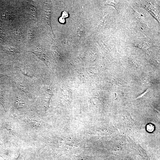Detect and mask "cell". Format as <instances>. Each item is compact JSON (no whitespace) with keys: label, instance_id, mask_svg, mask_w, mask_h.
Listing matches in <instances>:
<instances>
[{"label":"cell","instance_id":"obj_12","mask_svg":"<svg viewBox=\"0 0 160 160\" xmlns=\"http://www.w3.org/2000/svg\"><path fill=\"white\" fill-rule=\"evenodd\" d=\"M34 30L32 27L30 28L29 29L28 39L29 41H31L34 36Z\"/></svg>","mask_w":160,"mask_h":160},{"label":"cell","instance_id":"obj_3","mask_svg":"<svg viewBox=\"0 0 160 160\" xmlns=\"http://www.w3.org/2000/svg\"><path fill=\"white\" fill-rule=\"evenodd\" d=\"M18 149L0 136V157L4 160H9L13 151Z\"/></svg>","mask_w":160,"mask_h":160},{"label":"cell","instance_id":"obj_5","mask_svg":"<svg viewBox=\"0 0 160 160\" xmlns=\"http://www.w3.org/2000/svg\"><path fill=\"white\" fill-rule=\"evenodd\" d=\"M13 107L17 111L22 113V114L30 110V105L19 96L15 98L13 103Z\"/></svg>","mask_w":160,"mask_h":160},{"label":"cell","instance_id":"obj_1","mask_svg":"<svg viewBox=\"0 0 160 160\" xmlns=\"http://www.w3.org/2000/svg\"><path fill=\"white\" fill-rule=\"evenodd\" d=\"M0 115V136L7 142L19 148L31 145L17 118L5 113Z\"/></svg>","mask_w":160,"mask_h":160},{"label":"cell","instance_id":"obj_11","mask_svg":"<svg viewBox=\"0 0 160 160\" xmlns=\"http://www.w3.org/2000/svg\"><path fill=\"white\" fill-rule=\"evenodd\" d=\"M18 155L17 157L15 159V160H26L24 152L23 146L19 147L18 149Z\"/></svg>","mask_w":160,"mask_h":160},{"label":"cell","instance_id":"obj_15","mask_svg":"<svg viewBox=\"0 0 160 160\" xmlns=\"http://www.w3.org/2000/svg\"><path fill=\"white\" fill-rule=\"evenodd\" d=\"M59 21L61 23H64L65 22V20L63 17H60L59 19Z\"/></svg>","mask_w":160,"mask_h":160},{"label":"cell","instance_id":"obj_13","mask_svg":"<svg viewBox=\"0 0 160 160\" xmlns=\"http://www.w3.org/2000/svg\"><path fill=\"white\" fill-rule=\"evenodd\" d=\"M147 129L150 132H152L154 129V127L152 124H149L147 126Z\"/></svg>","mask_w":160,"mask_h":160},{"label":"cell","instance_id":"obj_4","mask_svg":"<svg viewBox=\"0 0 160 160\" xmlns=\"http://www.w3.org/2000/svg\"><path fill=\"white\" fill-rule=\"evenodd\" d=\"M14 80V82L17 88L24 92L29 98H31L32 93L29 83L20 78H15Z\"/></svg>","mask_w":160,"mask_h":160},{"label":"cell","instance_id":"obj_17","mask_svg":"<svg viewBox=\"0 0 160 160\" xmlns=\"http://www.w3.org/2000/svg\"><path fill=\"white\" fill-rule=\"evenodd\" d=\"M1 158H1V157H0V160H4L3 158H2V159H1Z\"/></svg>","mask_w":160,"mask_h":160},{"label":"cell","instance_id":"obj_14","mask_svg":"<svg viewBox=\"0 0 160 160\" xmlns=\"http://www.w3.org/2000/svg\"><path fill=\"white\" fill-rule=\"evenodd\" d=\"M62 17L64 18L68 17V12H66L64 11L62 13Z\"/></svg>","mask_w":160,"mask_h":160},{"label":"cell","instance_id":"obj_9","mask_svg":"<svg viewBox=\"0 0 160 160\" xmlns=\"http://www.w3.org/2000/svg\"><path fill=\"white\" fill-rule=\"evenodd\" d=\"M29 52L34 54L37 57L43 61L48 67H49L50 63L47 56L44 53L36 50Z\"/></svg>","mask_w":160,"mask_h":160},{"label":"cell","instance_id":"obj_10","mask_svg":"<svg viewBox=\"0 0 160 160\" xmlns=\"http://www.w3.org/2000/svg\"><path fill=\"white\" fill-rule=\"evenodd\" d=\"M3 50L8 54L15 55L20 53V50L17 47L10 46H6L3 47Z\"/></svg>","mask_w":160,"mask_h":160},{"label":"cell","instance_id":"obj_7","mask_svg":"<svg viewBox=\"0 0 160 160\" xmlns=\"http://www.w3.org/2000/svg\"><path fill=\"white\" fill-rule=\"evenodd\" d=\"M52 95L51 87L50 86L47 87L44 91L41 102L43 108L45 113L49 107L50 100Z\"/></svg>","mask_w":160,"mask_h":160},{"label":"cell","instance_id":"obj_8","mask_svg":"<svg viewBox=\"0 0 160 160\" xmlns=\"http://www.w3.org/2000/svg\"><path fill=\"white\" fill-rule=\"evenodd\" d=\"M0 104L2 106L5 113H8L9 107V103L6 97V91L0 86Z\"/></svg>","mask_w":160,"mask_h":160},{"label":"cell","instance_id":"obj_16","mask_svg":"<svg viewBox=\"0 0 160 160\" xmlns=\"http://www.w3.org/2000/svg\"><path fill=\"white\" fill-rule=\"evenodd\" d=\"M6 76H7V75L6 74H5L4 73L0 74V78L2 77Z\"/></svg>","mask_w":160,"mask_h":160},{"label":"cell","instance_id":"obj_6","mask_svg":"<svg viewBox=\"0 0 160 160\" xmlns=\"http://www.w3.org/2000/svg\"><path fill=\"white\" fill-rule=\"evenodd\" d=\"M16 67L19 69L23 74L31 78L36 77V70L35 68L29 63H23Z\"/></svg>","mask_w":160,"mask_h":160},{"label":"cell","instance_id":"obj_2","mask_svg":"<svg viewBox=\"0 0 160 160\" xmlns=\"http://www.w3.org/2000/svg\"><path fill=\"white\" fill-rule=\"evenodd\" d=\"M20 123L31 143L32 140L51 126L43 121L33 111L29 110L17 116Z\"/></svg>","mask_w":160,"mask_h":160}]
</instances>
